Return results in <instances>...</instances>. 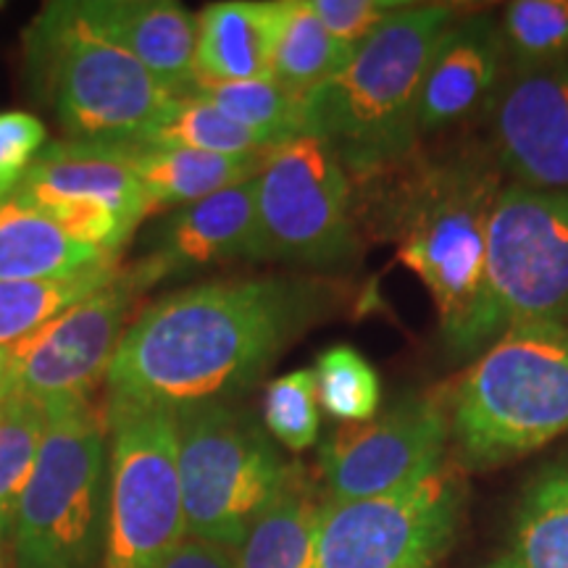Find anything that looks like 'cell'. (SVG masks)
<instances>
[{
    "label": "cell",
    "instance_id": "obj_1",
    "mask_svg": "<svg viewBox=\"0 0 568 568\" xmlns=\"http://www.w3.org/2000/svg\"><path fill=\"white\" fill-rule=\"evenodd\" d=\"M316 314L301 282H211L148 305L124 332L109 374V403L187 408L251 387Z\"/></svg>",
    "mask_w": 568,
    "mask_h": 568
},
{
    "label": "cell",
    "instance_id": "obj_2",
    "mask_svg": "<svg viewBox=\"0 0 568 568\" xmlns=\"http://www.w3.org/2000/svg\"><path fill=\"white\" fill-rule=\"evenodd\" d=\"M453 21V6L408 3L305 95L308 134L335 148L351 180L385 174L414 153L426 69Z\"/></svg>",
    "mask_w": 568,
    "mask_h": 568
},
{
    "label": "cell",
    "instance_id": "obj_3",
    "mask_svg": "<svg viewBox=\"0 0 568 568\" xmlns=\"http://www.w3.org/2000/svg\"><path fill=\"white\" fill-rule=\"evenodd\" d=\"M495 169L481 161H447L403 172L387 197L382 224L400 258L435 297L447 345L474 353L485 301L487 224L500 193Z\"/></svg>",
    "mask_w": 568,
    "mask_h": 568
},
{
    "label": "cell",
    "instance_id": "obj_4",
    "mask_svg": "<svg viewBox=\"0 0 568 568\" xmlns=\"http://www.w3.org/2000/svg\"><path fill=\"white\" fill-rule=\"evenodd\" d=\"M450 432L471 466H495L568 432V326L508 329L453 395Z\"/></svg>",
    "mask_w": 568,
    "mask_h": 568
},
{
    "label": "cell",
    "instance_id": "obj_5",
    "mask_svg": "<svg viewBox=\"0 0 568 568\" xmlns=\"http://www.w3.org/2000/svg\"><path fill=\"white\" fill-rule=\"evenodd\" d=\"M40 95L77 142L140 145L174 101L142 63L95 32L77 3H48L27 30Z\"/></svg>",
    "mask_w": 568,
    "mask_h": 568
},
{
    "label": "cell",
    "instance_id": "obj_6",
    "mask_svg": "<svg viewBox=\"0 0 568 568\" xmlns=\"http://www.w3.org/2000/svg\"><path fill=\"white\" fill-rule=\"evenodd\" d=\"M38 464L11 518L17 568H95L105 545L109 456L105 410L55 400Z\"/></svg>",
    "mask_w": 568,
    "mask_h": 568
},
{
    "label": "cell",
    "instance_id": "obj_7",
    "mask_svg": "<svg viewBox=\"0 0 568 568\" xmlns=\"http://www.w3.org/2000/svg\"><path fill=\"white\" fill-rule=\"evenodd\" d=\"M176 424L187 537L237 550L287 485L293 464L268 432L224 403L180 408Z\"/></svg>",
    "mask_w": 568,
    "mask_h": 568
},
{
    "label": "cell",
    "instance_id": "obj_8",
    "mask_svg": "<svg viewBox=\"0 0 568 568\" xmlns=\"http://www.w3.org/2000/svg\"><path fill=\"white\" fill-rule=\"evenodd\" d=\"M531 324L568 326V190L516 182L497 193L489 213L474 351Z\"/></svg>",
    "mask_w": 568,
    "mask_h": 568
},
{
    "label": "cell",
    "instance_id": "obj_9",
    "mask_svg": "<svg viewBox=\"0 0 568 568\" xmlns=\"http://www.w3.org/2000/svg\"><path fill=\"white\" fill-rule=\"evenodd\" d=\"M109 514L103 568H159L187 537L176 410L109 403Z\"/></svg>",
    "mask_w": 568,
    "mask_h": 568
},
{
    "label": "cell",
    "instance_id": "obj_10",
    "mask_svg": "<svg viewBox=\"0 0 568 568\" xmlns=\"http://www.w3.org/2000/svg\"><path fill=\"white\" fill-rule=\"evenodd\" d=\"M353 182L329 142L303 134L258 172V261L332 266L355 253Z\"/></svg>",
    "mask_w": 568,
    "mask_h": 568
},
{
    "label": "cell",
    "instance_id": "obj_11",
    "mask_svg": "<svg viewBox=\"0 0 568 568\" xmlns=\"http://www.w3.org/2000/svg\"><path fill=\"white\" fill-rule=\"evenodd\" d=\"M460 487L437 468L416 485L368 500H324L318 568H432L458 527Z\"/></svg>",
    "mask_w": 568,
    "mask_h": 568
},
{
    "label": "cell",
    "instance_id": "obj_12",
    "mask_svg": "<svg viewBox=\"0 0 568 568\" xmlns=\"http://www.w3.org/2000/svg\"><path fill=\"white\" fill-rule=\"evenodd\" d=\"M159 280L151 258L122 268L98 293L11 345L13 393L32 395L40 403L90 400L92 389L109 374L132 305Z\"/></svg>",
    "mask_w": 568,
    "mask_h": 568
},
{
    "label": "cell",
    "instance_id": "obj_13",
    "mask_svg": "<svg viewBox=\"0 0 568 568\" xmlns=\"http://www.w3.org/2000/svg\"><path fill=\"white\" fill-rule=\"evenodd\" d=\"M17 195L77 243L116 258L145 216V197L124 145L59 142L38 155Z\"/></svg>",
    "mask_w": 568,
    "mask_h": 568
},
{
    "label": "cell",
    "instance_id": "obj_14",
    "mask_svg": "<svg viewBox=\"0 0 568 568\" xmlns=\"http://www.w3.org/2000/svg\"><path fill=\"white\" fill-rule=\"evenodd\" d=\"M450 422L429 397H408L385 416L345 424L322 445L318 471L332 503L393 495L443 468Z\"/></svg>",
    "mask_w": 568,
    "mask_h": 568
},
{
    "label": "cell",
    "instance_id": "obj_15",
    "mask_svg": "<svg viewBox=\"0 0 568 568\" xmlns=\"http://www.w3.org/2000/svg\"><path fill=\"white\" fill-rule=\"evenodd\" d=\"M493 116L497 155L518 184L568 190V59L510 77Z\"/></svg>",
    "mask_w": 568,
    "mask_h": 568
},
{
    "label": "cell",
    "instance_id": "obj_16",
    "mask_svg": "<svg viewBox=\"0 0 568 568\" xmlns=\"http://www.w3.org/2000/svg\"><path fill=\"white\" fill-rule=\"evenodd\" d=\"M506 45L493 17L453 21L439 40L418 95V138L493 109L503 92Z\"/></svg>",
    "mask_w": 568,
    "mask_h": 568
},
{
    "label": "cell",
    "instance_id": "obj_17",
    "mask_svg": "<svg viewBox=\"0 0 568 568\" xmlns=\"http://www.w3.org/2000/svg\"><path fill=\"white\" fill-rule=\"evenodd\" d=\"M95 32L124 48L174 98L195 90L197 17L172 0H82Z\"/></svg>",
    "mask_w": 568,
    "mask_h": 568
},
{
    "label": "cell",
    "instance_id": "obj_18",
    "mask_svg": "<svg viewBox=\"0 0 568 568\" xmlns=\"http://www.w3.org/2000/svg\"><path fill=\"white\" fill-rule=\"evenodd\" d=\"M232 258L258 261V174L176 211L151 264L163 280Z\"/></svg>",
    "mask_w": 568,
    "mask_h": 568
},
{
    "label": "cell",
    "instance_id": "obj_19",
    "mask_svg": "<svg viewBox=\"0 0 568 568\" xmlns=\"http://www.w3.org/2000/svg\"><path fill=\"white\" fill-rule=\"evenodd\" d=\"M274 3L226 0L197 17L195 84L272 80Z\"/></svg>",
    "mask_w": 568,
    "mask_h": 568
},
{
    "label": "cell",
    "instance_id": "obj_20",
    "mask_svg": "<svg viewBox=\"0 0 568 568\" xmlns=\"http://www.w3.org/2000/svg\"><path fill=\"white\" fill-rule=\"evenodd\" d=\"M145 197V216L184 209L219 190L251 180L264 166L266 153L216 155L184 148L124 145Z\"/></svg>",
    "mask_w": 568,
    "mask_h": 568
},
{
    "label": "cell",
    "instance_id": "obj_21",
    "mask_svg": "<svg viewBox=\"0 0 568 568\" xmlns=\"http://www.w3.org/2000/svg\"><path fill=\"white\" fill-rule=\"evenodd\" d=\"M324 500L305 468L293 464L287 485L237 548V568H318Z\"/></svg>",
    "mask_w": 568,
    "mask_h": 568
},
{
    "label": "cell",
    "instance_id": "obj_22",
    "mask_svg": "<svg viewBox=\"0 0 568 568\" xmlns=\"http://www.w3.org/2000/svg\"><path fill=\"white\" fill-rule=\"evenodd\" d=\"M101 261L109 255L71 240L51 216L17 193L0 197V282L53 280Z\"/></svg>",
    "mask_w": 568,
    "mask_h": 568
},
{
    "label": "cell",
    "instance_id": "obj_23",
    "mask_svg": "<svg viewBox=\"0 0 568 568\" xmlns=\"http://www.w3.org/2000/svg\"><path fill=\"white\" fill-rule=\"evenodd\" d=\"M358 48L337 40L311 11L308 0H276L272 80L280 88L308 95L337 77Z\"/></svg>",
    "mask_w": 568,
    "mask_h": 568
},
{
    "label": "cell",
    "instance_id": "obj_24",
    "mask_svg": "<svg viewBox=\"0 0 568 568\" xmlns=\"http://www.w3.org/2000/svg\"><path fill=\"white\" fill-rule=\"evenodd\" d=\"M506 568H568V466H552L524 493Z\"/></svg>",
    "mask_w": 568,
    "mask_h": 568
},
{
    "label": "cell",
    "instance_id": "obj_25",
    "mask_svg": "<svg viewBox=\"0 0 568 568\" xmlns=\"http://www.w3.org/2000/svg\"><path fill=\"white\" fill-rule=\"evenodd\" d=\"M122 272L116 258L82 268L69 276L32 282H0V347L17 345L74 303L105 287Z\"/></svg>",
    "mask_w": 568,
    "mask_h": 568
},
{
    "label": "cell",
    "instance_id": "obj_26",
    "mask_svg": "<svg viewBox=\"0 0 568 568\" xmlns=\"http://www.w3.org/2000/svg\"><path fill=\"white\" fill-rule=\"evenodd\" d=\"M193 95L245 126L266 151L308 134L305 98L280 88L274 80L195 84Z\"/></svg>",
    "mask_w": 568,
    "mask_h": 568
},
{
    "label": "cell",
    "instance_id": "obj_27",
    "mask_svg": "<svg viewBox=\"0 0 568 568\" xmlns=\"http://www.w3.org/2000/svg\"><path fill=\"white\" fill-rule=\"evenodd\" d=\"M140 145L184 148L216 155H258L266 153L261 142L245 126L232 122L222 111L213 109L197 95L174 98L166 111L155 119L151 132Z\"/></svg>",
    "mask_w": 568,
    "mask_h": 568
},
{
    "label": "cell",
    "instance_id": "obj_28",
    "mask_svg": "<svg viewBox=\"0 0 568 568\" xmlns=\"http://www.w3.org/2000/svg\"><path fill=\"white\" fill-rule=\"evenodd\" d=\"M48 406L38 397L11 393L0 400V529L11 527L13 510L45 437Z\"/></svg>",
    "mask_w": 568,
    "mask_h": 568
},
{
    "label": "cell",
    "instance_id": "obj_29",
    "mask_svg": "<svg viewBox=\"0 0 568 568\" xmlns=\"http://www.w3.org/2000/svg\"><path fill=\"white\" fill-rule=\"evenodd\" d=\"M500 34L514 74L556 67L568 59V0H516Z\"/></svg>",
    "mask_w": 568,
    "mask_h": 568
},
{
    "label": "cell",
    "instance_id": "obj_30",
    "mask_svg": "<svg viewBox=\"0 0 568 568\" xmlns=\"http://www.w3.org/2000/svg\"><path fill=\"white\" fill-rule=\"evenodd\" d=\"M318 403L345 424L372 422L382 403V385L374 366L351 345H332L316 361Z\"/></svg>",
    "mask_w": 568,
    "mask_h": 568
},
{
    "label": "cell",
    "instance_id": "obj_31",
    "mask_svg": "<svg viewBox=\"0 0 568 568\" xmlns=\"http://www.w3.org/2000/svg\"><path fill=\"white\" fill-rule=\"evenodd\" d=\"M264 422L268 435L290 450H308L318 439V389L311 368H297L274 379L264 397Z\"/></svg>",
    "mask_w": 568,
    "mask_h": 568
},
{
    "label": "cell",
    "instance_id": "obj_32",
    "mask_svg": "<svg viewBox=\"0 0 568 568\" xmlns=\"http://www.w3.org/2000/svg\"><path fill=\"white\" fill-rule=\"evenodd\" d=\"M45 145V126L27 111L0 113V197L17 193L19 182Z\"/></svg>",
    "mask_w": 568,
    "mask_h": 568
},
{
    "label": "cell",
    "instance_id": "obj_33",
    "mask_svg": "<svg viewBox=\"0 0 568 568\" xmlns=\"http://www.w3.org/2000/svg\"><path fill=\"white\" fill-rule=\"evenodd\" d=\"M311 11L337 40L358 48L408 3L397 0H308Z\"/></svg>",
    "mask_w": 568,
    "mask_h": 568
},
{
    "label": "cell",
    "instance_id": "obj_34",
    "mask_svg": "<svg viewBox=\"0 0 568 568\" xmlns=\"http://www.w3.org/2000/svg\"><path fill=\"white\" fill-rule=\"evenodd\" d=\"M159 568H237V550L224 545L184 537L176 548L161 560Z\"/></svg>",
    "mask_w": 568,
    "mask_h": 568
},
{
    "label": "cell",
    "instance_id": "obj_35",
    "mask_svg": "<svg viewBox=\"0 0 568 568\" xmlns=\"http://www.w3.org/2000/svg\"><path fill=\"white\" fill-rule=\"evenodd\" d=\"M13 393L11 366H9V347H0V400Z\"/></svg>",
    "mask_w": 568,
    "mask_h": 568
},
{
    "label": "cell",
    "instance_id": "obj_36",
    "mask_svg": "<svg viewBox=\"0 0 568 568\" xmlns=\"http://www.w3.org/2000/svg\"><path fill=\"white\" fill-rule=\"evenodd\" d=\"M3 531L6 529H0V568H6V560H3Z\"/></svg>",
    "mask_w": 568,
    "mask_h": 568
}]
</instances>
